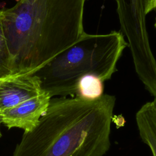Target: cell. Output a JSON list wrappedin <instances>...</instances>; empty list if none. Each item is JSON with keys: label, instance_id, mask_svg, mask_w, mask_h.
<instances>
[{"label": "cell", "instance_id": "obj_1", "mask_svg": "<svg viewBox=\"0 0 156 156\" xmlns=\"http://www.w3.org/2000/svg\"><path fill=\"white\" fill-rule=\"evenodd\" d=\"M86 0H18L2 10L12 76L33 74L85 32Z\"/></svg>", "mask_w": 156, "mask_h": 156}, {"label": "cell", "instance_id": "obj_2", "mask_svg": "<svg viewBox=\"0 0 156 156\" xmlns=\"http://www.w3.org/2000/svg\"><path fill=\"white\" fill-rule=\"evenodd\" d=\"M116 98L94 101L77 97L51 99L46 113L24 132L12 156H104L111 146Z\"/></svg>", "mask_w": 156, "mask_h": 156}, {"label": "cell", "instance_id": "obj_3", "mask_svg": "<svg viewBox=\"0 0 156 156\" xmlns=\"http://www.w3.org/2000/svg\"><path fill=\"white\" fill-rule=\"evenodd\" d=\"M128 43L121 32L106 34L84 32L79 39L33 74L38 76L41 88L51 98L55 96L76 97L77 83L86 75L102 82L117 71V62Z\"/></svg>", "mask_w": 156, "mask_h": 156}, {"label": "cell", "instance_id": "obj_4", "mask_svg": "<svg viewBox=\"0 0 156 156\" xmlns=\"http://www.w3.org/2000/svg\"><path fill=\"white\" fill-rule=\"evenodd\" d=\"M51 97L44 91L0 113L1 124L9 129L19 128L25 132L33 130L46 113Z\"/></svg>", "mask_w": 156, "mask_h": 156}, {"label": "cell", "instance_id": "obj_5", "mask_svg": "<svg viewBox=\"0 0 156 156\" xmlns=\"http://www.w3.org/2000/svg\"><path fill=\"white\" fill-rule=\"evenodd\" d=\"M43 91L41 80L35 74L10 76L0 79V113Z\"/></svg>", "mask_w": 156, "mask_h": 156}, {"label": "cell", "instance_id": "obj_6", "mask_svg": "<svg viewBox=\"0 0 156 156\" xmlns=\"http://www.w3.org/2000/svg\"><path fill=\"white\" fill-rule=\"evenodd\" d=\"M135 121L142 141L156 156V99L143 104L135 114Z\"/></svg>", "mask_w": 156, "mask_h": 156}, {"label": "cell", "instance_id": "obj_7", "mask_svg": "<svg viewBox=\"0 0 156 156\" xmlns=\"http://www.w3.org/2000/svg\"><path fill=\"white\" fill-rule=\"evenodd\" d=\"M98 77L88 74L82 77L77 83L76 97L88 101L100 98L104 94V84Z\"/></svg>", "mask_w": 156, "mask_h": 156}, {"label": "cell", "instance_id": "obj_8", "mask_svg": "<svg viewBox=\"0 0 156 156\" xmlns=\"http://www.w3.org/2000/svg\"><path fill=\"white\" fill-rule=\"evenodd\" d=\"M12 63L3 26V12L0 10V79L12 76Z\"/></svg>", "mask_w": 156, "mask_h": 156}, {"label": "cell", "instance_id": "obj_9", "mask_svg": "<svg viewBox=\"0 0 156 156\" xmlns=\"http://www.w3.org/2000/svg\"><path fill=\"white\" fill-rule=\"evenodd\" d=\"M1 124V119H0V124ZM2 136V133H1V129H0V138Z\"/></svg>", "mask_w": 156, "mask_h": 156}, {"label": "cell", "instance_id": "obj_10", "mask_svg": "<svg viewBox=\"0 0 156 156\" xmlns=\"http://www.w3.org/2000/svg\"><path fill=\"white\" fill-rule=\"evenodd\" d=\"M154 26H155V27L156 29V18H155V24H154Z\"/></svg>", "mask_w": 156, "mask_h": 156}]
</instances>
